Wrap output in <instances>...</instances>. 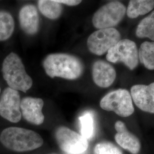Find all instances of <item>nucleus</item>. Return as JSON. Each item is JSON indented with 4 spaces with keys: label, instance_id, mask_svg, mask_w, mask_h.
Here are the masks:
<instances>
[{
    "label": "nucleus",
    "instance_id": "obj_18",
    "mask_svg": "<svg viewBox=\"0 0 154 154\" xmlns=\"http://www.w3.org/2000/svg\"><path fill=\"white\" fill-rule=\"evenodd\" d=\"M135 34L138 38H148L154 41V11L139 22Z\"/></svg>",
    "mask_w": 154,
    "mask_h": 154
},
{
    "label": "nucleus",
    "instance_id": "obj_21",
    "mask_svg": "<svg viewBox=\"0 0 154 154\" xmlns=\"http://www.w3.org/2000/svg\"><path fill=\"white\" fill-rule=\"evenodd\" d=\"M94 154H122V152L114 144L104 142L98 143L95 146Z\"/></svg>",
    "mask_w": 154,
    "mask_h": 154
},
{
    "label": "nucleus",
    "instance_id": "obj_22",
    "mask_svg": "<svg viewBox=\"0 0 154 154\" xmlns=\"http://www.w3.org/2000/svg\"><path fill=\"white\" fill-rule=\"evenodd\" d=\"M59 4H63L69 6H76L79 5L82 0H53Z\"/></svg>",
    "mask_w": 154,
    "mask_h": 154
},
{
    "label": "nucleus",
    "instance_id": "obj_3",
    "mask_svg": "<svg viewBox=\"0 0 154 154\" xmlns=\"http://www.w3.org/2000/svg\"><path fill=\"white\" fill-rule=\"evenodd\" d=\"M2 72L6 82L12 89L25 93L33 85V80L26 72L22 60L14 53H11L4 59Z\"/></svg>",
    "mask_w": 154,
    "mask_h": 154
},
{
    "label": "nucleus",
    "instance_id": "obj_8",
    "mask_svg": "<svg viewBox=\"0 0 154 154\" xmlns=\"http://www.w3.org/2000/svg\"><path fill=\"white\" fill-rule=\"evenodd\" d=\"M121 39L119 31L114 28L98 29L88 39L89 51L94 54L102 55L107 52Z\"/></svg>",
    "mask_w": 154,
    "mask_h": 154
},
{
    "label": "nucleus",
    "instance_id": "obj_23",
    "mask_svg": "<svg viewBox=\"0 0 154 154\" xmlns=\"http://www.w3.org/2000/svg\"><path fill=\"white\" fill-rule=\"evenodd\" d=\"M0 94H1V88H0Z\"/></svg>",
    "mask_w": 154,
    "mask_h": 154
},
{
    "label": "nucleus",
    "instance_id": "obj_5",
    "mask_svg": "<svg viewBox=\"0 0 154 154\" xmlns=\"http://www.w3.org/2000/svg\"><path fill=\"white\" fill-rule=\"evenodd\" d=\"M103 110L113 111L121 117H128L134 112L131 94L126 89L119 88L107 94L100 102Z\"/></svg>",
    "mask_w": 154,
    "mask_h": 154
},
{
    "label": "nucleus",
    "instance_id": "obj_7",
    "mask_svg": "<svg viewBox=\"0 0 154 154\" xmlns=\"http://www.w3.org/2000/svg\"><path fill=\"white\" fill-rule=\"evenodd\" d=\"M55 137L60 148L66 154H82L88 149V140L67 127H58Z\"/></svg>",
    "mask_w": 154,
    "mask_h": 154
},
{
    "label": "nucleus",
    "instance_id": "obj_14",
    "mask_svg": "<svg viewBox=\"0 0 154 154\" xmlns=\"http://www.w3.org/2000/svg\"><path fill=\"white\" fill-rule=\"evenodd\" d=\"M21 28L25 33L33 35L38 30L39 18L36 8L33 5L22 7L19 13Z\"/></svg>",
    "mask_w": 154,
    "mask_h": 154
},
{
    "label": "nucleus",
    "instance_id": "obj_24",
    "mask_svg": "<svg viewBox=\"0 0 154 154\" xmlns=\"http://www.w3.org/2000/svg\"></svg>",
    "mask_w": 154,
    "mask_h": 154
},
{
    "label": "nucleus",
    "instance_id": "obj_13",
    "mask_svg": "<svg viewBox=\"0 0 154 154\" xmlns=\"http://www.w3.org/2000/svg\"><path fill=\"white\" fill-rule=\"evenodd\" d=\"M116 134L115 136L116 143L132 154H137L140 149V144L138 138L127 129L125 123L117 121L115 124Z\"/></svg>",
    "mask_w": 154,
    "mask_h": 154
},
{
    "label": "nucleus",
    "instance_id": "obj_4",
    "mask_svg": "<svg viewBox=\"0 0 154 154\" xmlns=\"http://www.w3.org/2000/svg\"><path fill=\"white\" fill-rule=\"evenodd\" d=\"M126 11V7L121 2H110L94 13L92 19L94 26L98 29L113 28L121 22Z\"/></svg>",
    "mask_w": 154,
    "mask_h": 154
},
{
    "label": "nucleus",
    "instance_id": "obj_25",
    "mask_svg": "<svg viewBox=\"0 0 154 154\" xmlns=\"http://www.w3.org/2000/svg\"><path fill=\"white\" fill-rule=\"evenodd\" d=\"M114 1H116V0H114Z\"/></svg>",
    "mask_w": 154,
    "mask_h": 154
},
{
    "label": "nucleus",
    "instance_id": "obj_12",
    "mask_svg": "<svg viewBox=\"0 0 154 154\" xmlns=\"http://www.w3.org/2000/svg\"><path fill=\"white\" fill-rule=\"evenodd\" d=\"M92 76L94 82L98 86L107 88L116 80V73L114 67L110 63L98 60L93 65Z\"/></svg>",
    "mask_w": 154,
    "mask_h": 154
},
{
    "label": "nucleus",
    "instance_id": "obj_9",
    "mask_svg": "<svg viewBox=\"0 0 154 154\" xmlns=\"http://www.w3.org/2000/svg\"><path fill=\"white\" fill-rule=\"evenodd\" d=\"M21 97L18 91L6 88L0 98V116L12 123L21 121Z\"/></svg>",
    "mask_w": 154,
    "mask_h": 154
},
{
    "label": "nucleus",
    "instance_id": "obj_6",
    "mask_svg": "<svg viewBox=\"0 0 154 154\" xmlns=\"http://www.w3.org/2000/svg\"><path fill=\"white\" fill-rule=\"evenodd\" d=\"M107 60L112 63L123 62L131 70L139 64V52L136 44L130 39H121L111 48L106 55Z\"/></svg>",
    "mask_w": 154,
    "mask_h": 154
},
{
    "label": "nucleus",
    "instance_id": "obj_11",
    "mask_svg": "<svg viewBox=\"0 0 154 154\" xmlns=\"http://www.w3.org/2000/svg\"><path fill=\"white\" fill-rule=\"evenodd\" d=\"M130 94L132 101L139 109L154 114V82L149 85H134Z\"/></svg>",
    "mask_w": 154,
    "mask_h": 154
},
{
    "label": "nucleus",
    "instance_id": "obj_16",
    "mask_svg": "<svg viewBox=\"0 0 154 154\" xmlns=\"http://www.w3.org/2000/svg\"><path fill=\"white\" fill-rule=\"evenodd\" d=\"M38 6L41 13L50 20L58 18L62 12L61 4L53 0H38Z\"/></svg>",
    "mask_w": 154,
    "mask_h": 154
},
{
    "label": "nucleus",
    "instance_id": "obj_15",
    "mask_svg": "<svg viewBox=\"0 0 154 154\" xmlns=\"http://www.w3.org/2000/svg\"><path fill=\"white\" fill-rule=\"evenodd\" d=\"M154 9V0H130L127 8V15L130 18H135Z\"/></svg>",
    "mask_w": 154,
    "mask_h": 154
},
{
    "label": "nucleus",
    "instance_id": "obj_2",
    "mask_svg": "<svg viewBox=\"0 0 154 154\" xmlns=\"http://www.w3.org/2000/svg\"><path fill=\"white\" fill-rule=\"evenodd\" d=\"M0 142L7 149L17 152L34 150L44 143L43 139L37 132L17 127L5 128L0 135Z\"/></svg>",
    "mask_w": 154,
    "mask_h": 154
},
{
    "label": "nucleus",
    "instance_id": "obj_10",
    "mask_svg": "<svg viewBox=\"0 0 154 154\" xmlns=\"http://www.w3.org/2000/svg\"><path fill=\"white\" fill-rule=\"evenodd\" d=\"M44 105L41 98L27 97L21 100V111L23 118L29 123L34 125H41L44 122L42 113Z\"/></svg>",
    "mask_w": 154,
    "mask_h": 154
},
{
    "label": "nucleus",
    "instance_id": "obj_19",
    "mask_svg": "<svg viewBox=\"0 0 154 154\" xmlns=\"http://www.w3.org/2000/svg\"><path fill=\"white\" fill-rule=\"evenodd\" d=\"M14 29V21L11 15L6 11H0V41L9 38Z\"/></svg>",
    "mask_w": 154,
    "mask_h": 154
},
{
    "label": "nucleus",
    "instance_id": "obj_20",
    "mask_svg": "<svg viewBox=\"0 0 154 154\" xmlns=\"http://www.w3.org/2000/svg\"><path fill=\"white\" fill-rule=\"evenodd\" d=\"M81 135L87 140L93 138L94 133V121L93 116L89 112H85L79 116Z\"/></svg>",
    "mask_w": 154,
    "mask_h": 154
},
{
    "label": "nucleus",
    "instance_id": "obj_17",
    "mask_svg": "<svg viewBox=\"0 0 154 154\" xmlns=\"http://www.w3.org/2000/svg\"><path fill=\"white\" fill-rule=\"evenodd\" d=\"M138 52L139 60L144 66L150 70H154V42H143Z\"/></svg>",
    "mask_w": 154,
    "mask_h": 154
},
{
    "label": "nucleus",
    "instance_id": "obj_1",
    "mask_svg": "<svg viewBox=\"0 0 154 154\" xmlns=\"http://www.w3.org/2000/svg\"><path fill=\"white\" fill-rule=\"evenodd\" d=\"M46 74L50 77L62 78L68 80L79 78L83 72L82 62L74 55L54 53L48 55L43 62Z\"/></svg>",
    "mask_w": 154,
    "mask_h": 154
}]
</instances>
